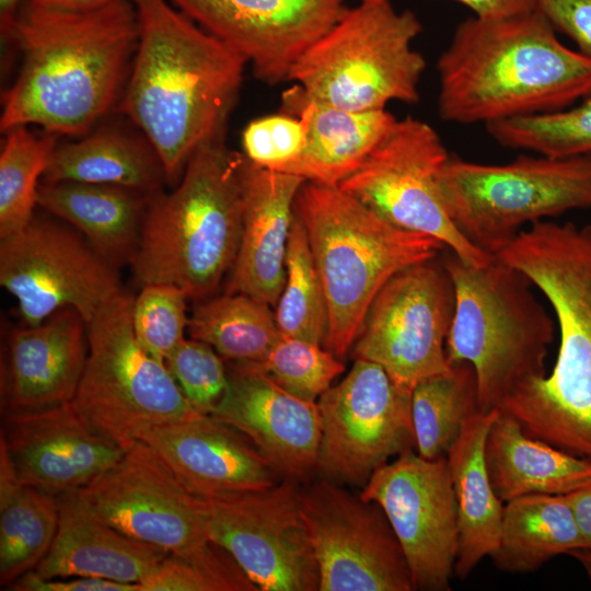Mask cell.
Segmentation results:
<instances>
[{
	"label": "cell",
	"instance_id": "obj_2",
	"mask_svg": "<svg viewBox=\"0 0 591 591\" xmlns=\"http://www.w3.org/2000/svg\"><path fill=\"white\" fill-rule=\"evenodd\" d=\"M139 40L120 103L159 154L167 183L225 130L246 62L166 0H132Z\"/></svg>",
	"mask_w": 591,
	"mask_h": 591
},
{
	"label": "cell",
	"instance_id": "obj_24",
	"mask_svg": "<svg viewBox=\"0 0 591 591\" xmlns=\"http://www.w3.org/2000/svg\"><path fill=\"white\" fill-rule=\"evenodd\" d=\"M300 176L258 166L242 167L243 227L225 293H244L276 305L286 278L288 240Z\"/></svg>",
	"mask_w": 591,
	"mask_h": 591
},
{
	"label": "cell",
	"instance_id": "obj_28",
	"mask_svg": "<svg viewBox=\"0 0 591 591\" xmlns=\"http://www.w3.org/2000/svg\"><path fill=\"white\" fill-rule=\"evenodd\" d=\"M485 462L502 502L534 494L568 495L591 485L590 461L529 436L502 409H497L489 427Z\"/></svg>",
	"mask_w": 591,
	"mask_h": 591
},
{
	"label": "cell",
	"instance_id": "obj_33",
	"mask_svg": "<svg viewBox=\"0 0 591 591\" xmlns=\"http://www.w3.org/2000/svg\"><path fill=\"white\" fill-rule=\"evenodd\" d=\"M187 331L228 362H263L280 337L269 305L244 293L205 299L189 316Z\"/></svg>",
	"mask_w": 591,
	"mask_h": 591
},
{
	"label": "cell",
	"instance_id": "obj_48",
	"mask_svg": "<svg viewBox=\"0 0 591 591\" xmlns=\"http://www.w3.org/2000/svg\"><path fill=\"white\" fill-rule=\"evenodd\" d=\"M22 0H0V28L4 36H9Z\"/></svg>",
	"mask_w": 591,
	"mask_h": 591
},
{
	"label": "cell",
	"instance_id": "obj_11",
	"mask_svg": "<svg viewBox=\"0 0 591 591\" xmlns=\"http://www.w3.org/2000/svg\"><path fill=\"white\" fill-rule=\"evenodd\" d=\"M449 157L429 124L407 116L396 119L338 187L390 224L432 236L465 262L482 266L494 256L461 234L441 199L438 176Z\"/></svg>",
	"mask_w": 591,
	"mask_h": 591
},
{
	"label": "cell",
	"instance_id": "obj_34",
	"mask_svg": "<svg viewBox=\"0 0 591 591\" xmlns=\"http://www.w3.org/2000/svg\"><path fill=\"white\" fill-rule=\"evenodd\" d=\"M480 412L476 374L467 362L418 382L412 390V417L417 453L447 457L464 422Z\"/></svg>",
	"mask_w": 591,
	"mask_h": 591
},
{
	"label": "cell",
	"instance_id": "obj_1",
	"mask_svg": "<svg viewBox=\"0 0 591 591\" xmlns=\"http://www.w3.org/2000/svg\"><path fill=\"white\" fill-rule=\"evenodd\" d=\"M8 37L23 54L3 97L0 128L37 125L85 135L114 103L139 40L132 0L84 11L21 4Z\"/></svg>",
	"mask_w": 591,
	"mask_h": 591
},
{
	"label": "cell",
	"instance_id": "obj_13",
	"mask_svg": "<svg viewBox=\"0 0 591 591\" xmlns=\"http://www.w3.org/2000/svg\"><path fill=\"white\" fill-rule=\"evenodd\" d=\"M455 291L440 254L395 274L372 301L352 346L355 359L381 366L408 390L451 369L445 340Z\"/></svg>",
	"mask_w": 591,
	"mask_h": 591
},
{
	"label": "cell",
	"instance_id": "obj_10",
	"mask_svg": "<svg viewBox=\"0 0 591 591\" xmlns=\"http://www.w3.org/2000/svg\"><path fill=\"white\" fill-rule=\"evenodd\" d=\"M134 299L120 292L86 325L89 352L72 399L92 427L123 447L155 426L204 415L185 397L165 362L138 343Z\"/></svg>",
	"mask_w": 591,
	"mask_h": 591
},
{
	"label": "cell",
	"instance_id": "obj_4",
	"mask_svg": "<svg viewBox=\"0 0 591 591\" xmlns=\"http://www.w3.org/2000/svg\"><path fill=\"white\" fill-rule=\"evenodd\" d=\"M437 70L439 115L455 124L561 111L591 89V59L564 45L538 10L462 21Z\"/></svg>",
	"mask_w": 591,
	"mask_h": 591
},
{
	"label": "cell",
	"instance_id": "obj_47",
	"mask_svg": "<svg viewBox=\"0 0 591 591\" xmlns=\"http://www.w3.org/2000/svg\"><path fill=\"white\" fill-rule=\"evenodd\" d=\"M32 3L70 11H84L103 7L114 0H27Z\"/></svg>",
	"mask_w": 591,
	"mask_h": 591
},
{
	"label": "cell",
	"instance_id": "obj_23",
	"mask_svg": "<svg viewBox=\"0 0 591 591\" xmlns=\"http://www.w3.org/2000/svg\"><path fill=\"white\" fill-rule=\"evenodd\" d=\"M140 440L197 497L264 489L282 479L248 438L208 415L155 426Z\"/></svg>",
	"mask_w": 591,
	"mask_h": 591
},
{
	"label": "cell",
	"instance_id": "obj_27",
	"mask_svg": "<svg viewBox=\"0 0 591 591\" xmlns=\"http://www.w3.org/2000/svg\"><path fill=\"white\" fill-rule=\"evenodd\" d=\"M153 195L72 181L42 182L37 205L67 221L116 269L131 265Z\"/></svg>",
	"mask_w": 591,
	"mask_h": 591
},
{
	"label": "cell",
	"instance_id": "obj_7",
	"mask_svg": "<svg viewBox=\"0 0 591 591\" xmlns=\"http://www.w3.org/2000/svg\"><path fill=\"white\" fill-rule=\"evenodd\" d=\"M440 257L455 291L448 361L473 367L480 412L499 409L521 385L546 374L554 321L529 277L499 257L482 266L448 248Z\"/></svg>",
	"mask_w": 591,
	"mask_h": 591
},
{
	"label": "cell",
	"instance_id": "obj_30",
	"mask_svg": "<svg viewBox=\"0 0 591 591\" xmlns=\"http://www.w3.org/2000/svg\"><path fill=\"white\" fill-rule=\"evenodd\" d=\"M115 185L154 195L167 182L163 163L147 138L103 128L54 149L42 182Z\"/></svg>",
	"mask_w": 591,
	"mask_h": 591
},
{
	"label": "cell",
	"instance_id": "obj_46",
	"mask_svg": "<svg viewBox=\"0 0 591 591\" xmlns=\"http://www.w3.org/2000/svg\"><path fill=\"white\" fill-rule=\"evenodd\" d=\"M565 496L572 509L584 545L591 548V485Z\"/></svg>",
	"mask_w": 591,
	"mask_h": 591
},
{
	"label": "cell",
	"instance_id": "obj_19",
	"mask_svg": "<svg viewBox=\"0 0 591 591\" xmlns=\"http://www.w3.org/2000/svg\"><path fill=\"white\" fill-rule=\"evenodd\" d=\"M171 1L270 85L288 81L293 65L348 9L346 0Z\"/></svg>",
	"mask_w": 591,
	"mask_h": 591
},
{
	"label": "cell",
	"instance_id": "obj_43",
	"mask_svg": "<svg viewBox=\"0 0 591 591\" xmlns=\"http://www.w3.org/2000/svg\"><path fill=\"white\" fill-rule=\"evenodd\" d=\"M537 10L591 59V0H538Z\"/></svg>",
	"mask_w": 591,
	"mask_h": 591
},
{
	"label": "cell",
	"instance_id": "obj_41",
	"mask_svg": "<svg viewBox=\"0 0 591 591\" xmlns=\"http://www.w3.org/2000/svg\"><path fill=\"white\" fill-rule=\"evenodd\" d=\"M164 362L194 408L211 415L228 386L224 359L210 345L185 338Z\"/></svg>",
	"mask_w": 591,
	"mask_h": 591
},
{
	"label": "cell",
	"instance_id": "obj_31",
	"mask_svg": "<svg viewBox=\"0 0 591 591\" xmlns=\"http://www.w3.org/2000/svg\"><path fill=\"white\" fill-rule=\"evenodd\" d=\"M581 547L584 541L566 496L534 494L506 502L490 558L501 571L525 573Z\"/></svg>",
	"mask_w": 591,
	"mask_h": 591
},
{
	"label": "cell",
	"instance_id": "obj_49",
	"mask_svg": "<svg viewBox=\"0 0 591 591\" xmlns=\"http://www.w3.org/2000/svg\"><path fill=\"white\" fill-rule=\"evenodd\" d=\"M568 555L572 556L581 564L584 571L587 572V576L591 584V548L581 547V548L570 552Z\"/></svg>",
	"mask_w": 591,
	"mask_h": 591
},
{
	"label": "cell",
	"instance_id": "obj_17",
	"mask_svg": "<svg viewBox=\"0 0 591 591\" xmlns=\"http://www.w3.org/2000/svg\"><path fill=\"white\" fill-rule=\"evenodd\" d=\"M79 493L99 519L171 554L192 557L212 544L204 499L140 439L128 443L123 456Z\"/></svg>",
	"mask_w": 591,
	"mask_h": 591
},
{
	"label": "cell",
	"instance_id": "obj_37",
	"mask_svg": "<svg viewBox=\"0 0 591 591\" xmlns=\"http://www.w3.org/2000/svg\"><path fill=\"white\" fill-rule=\"evenodd\" d=\"M501 147L551 158L591 153V89L561 111L505 119L485 126Z\"/></svg>",
	"mask_w": 591,
	"mask_h": 591
},
{
	"label": "cell",
	"instance_id": "obj_22",
	"mask_svg": "<svg viewBox=\"0 0 591 591\" xmlns=\"http://www.w3.org/2000/svg\"><path fill=\"white\" fill-rule=\"evenodd\" d=\"M88 352L86 323L70 308L13 328L1 370L2 415L72 402Z\"/></svg>",
	"mask_w": 591,
	"mask_h": 591
},
{
	"label": "cell",
	"instance_id": "obj_26",
	"mask_svg": "<svg viewBox=\"0 0 591 591\" xmlns=\"http://www.w3.org/2000/svg\"><path fill=\"white\" fill-rule=\"evenodd\" d=\"M280 112L305 121L306 142L279 172L328 186L351 175L397 119L386 108L354 112L316 102L297 84L283 91Z\"/></svg>",
	"mask_w": 591,
	"mask_h": 591
},
{
	"label": "cell",
	"instance_id": "obj_40",
	"mask_svg": "<svg viewBox=\"0 0 591 591\" xmlns=\"http://www.w3.org/2000/svg\"><path fill=\"white\" fill-rule=\"evenodd\" d=\"M187 294L166 283H146L134 299L131 323L141 347L152 357L164 361L185 339L189 316Z\"/></svg>",
	"mask_w": 591,
	"mask_h": 591
},
{
	"label": "cell",
	"instance_id": "obj_8",
	"mask_svg": "<svg viewBox=\"0 0 591 591\" xmlns=\"http://www.w3.org/2000/svg\"><path fill=\"white\" fill-rule=\"evenodd\" d=\"M421 30L414 12L397 11L391 0H360L299 58L288 81L346 111L417 103L426 61L413 43Z\"/></svg>",
	"mask_w": 591,
	"mask_h": 591
},
{
	"label": "cell",
	"instance_id": "obj_6",
	"mask_svg": "<svg viewBox=\"0 0 591 591\" xmlns=\"http://www.w3.org/2000/svg\"><path fill=\"white\" fill-rule=\"evenodd\" d=\"M294 213L306 231L325 296L323 346L339 359L352 348L382 287L445 248L432 236L390 224L338 186L305 181Z\"/></svg>",
	"mask_w": 591,
	"mask_h": 591
},
{
	"label": "cell",
	"instance_id": "obj_21",
	"mask_svg": "<svg viewBox=\"0 0 591 591\" xmlns=\"http://www.w3.org/2000/svg\"><path fill=\"white\" fill-rule=\"evenodd\" d=\"M0 449L21 483L55 496L85 487L125 452L72 402L3 415Z\"/></svg>",
	"mask_w": 591,
	"mask_h": 591
},
{
	"label": "cell",
	"instance_id": "obj_29",
	"mask_svg": "<svg viewBox=\"0 0 591 591\" xmlns=\"http://www.w3.org/2000/svg\"><path fill=\"white\" fill-rule=\"evenodd\" d=\"M497 409L470 417L447 454L457 513V552L453 573L465 580L496 551L502 526L503 502L489 480L485 443Z\"/></svg>",
	"mask_w": 591,
	"mask_h": 591
},
{
	"label": "cell",
	"instance_id": "obj_42",
	"mask_svg": "<svg viewBox=\"0 0 591 591\" xmlns=\"http://www.w3.org/2000/svg\"><path fill=\"white\" fill-rule=\"evenodd\" d=\"M306 142V125L301 117L279 113L256 118L242 135L244 155L252 163L280 171L296 160Z\"/></svg>",
	"mask_w": 591,
	"mask_h": 591
},
{
	"label": "cell",
	"instance_id": "obj_32",
	"mask_svg": "<svg viewBox=\"0 0 591 591\" xmlns=\"http://www.w3.org/2000/svg\"><path fill=\"white\" fill-rule=\"evenodd\" d=\"M57 496L16 477L0 449V584L11 587L36 568L58 528Z\"/></svg>",
	"mask_w": 591,
	"mask_h": 591
},
{
	"label": "cell",
	"instance_id": "obj_25",
	"mask_svg": "<svg viewBox=\"0 0 591 591\" xmlns=\"http://www.w3.org/2000/svg\"><path fill=\"white\" fill-rule=\"evenodd\" d=\"M57 500L55 538L33 570L42 578L94 577L138 584L170 554L99 519L79 490L60 494Z\"/></svg>",
	"mask_w": 591,
	"mask_h": 591
},
{
	"label": "cell",
	"instance_id": "obj_3",
	"mask_svg": "<svg viewBox=\"0 0 591 591\" xmlns=\"http://www.w3.org/2000/svg\"><path fill=\"white\" fill-rule=\"evenodd\" d=\"M495 256L543 293L560 335L551 374L521 385L499 409L529 436L591 462V224L537 221Z\"/></svg>",
	"mask_w": 591,
	"mask_h": 591
},
{
	"label": "cell",
	"instance_id": "obj_36",
	"mask_svg": "<svg viewBox=\"0 0 591 591\" xmlns=\"http://www.w3.org/2000/svg\"><path fill=\"white\" fill-rule=\"evenodd\" d=\"M0 154V237L25 227L37 205L39 178L56 148L54 134L36 136L27 126L7 131Z\"/></svg>",
	"mask_w": 591,
	"mask_h": 591
},
{
	"label": "cell",
	"instance_id": "obj_12",
	"mask_svg": "<svg viewBox=\"0 0 591 591\" xmlns=\"http://www.w3.org/2000/svg\"><path fill=\"white\" fill-rule=\"evenodd\" d=\"M317 406L320 478L362 488L391 457L416 448L412 391L397 385L375 362L355 359Z\"/></svg>",
	"mask_w": 591,
	"mask_h": 591
},
{
	"label": "cell",
	"instance_id": "obj_45",
	"mask_svg": "<svg viewBox=\"0 0 591 591\" xmlns=\"http://www.w3.org/2000/svg\"><path fill=\"white\" fill-rule=\"evenodd\" d=\"M466 5L474 16L486 20L506 19L537 10L538 0H454Z\"/></svg>",
	"mask_w": 591,
	"mask_h": 591
},
{
	"label": "cell",
	"instance_id": "obj_14",
	"mask_svg": "<svg viewBox=\"0 0 591 591\" xmlns=\"http://www.w3.org/2000/svg\"><path fill=\"white\" fill-rule=\"evenodd\" d=\"M0 285L16 299L26 326L62 309L76 310L86 325L124 290L118 269L74 230L33 216L0 243Z\"/></svg>",
	"mask_w": 591,
	"mask_h": 591
},
{
	"label": "cell",
	"instance_id": "obj_9",
	"mask_svg": "<svg viewBox=\"0 0 591 591\" xmlns=\"http://www.w3.org/2000/svg\"><path fill=\"white\" fill-rule=\"evenodd\" d=\"M438 185L455 228L475 247L495 256L522 225L591 207V153L520 155L506 164L449 157Z\"/></svg>",
	"mask_w": 591,
	"mask_h": 591
},
{
	"label": "cell",
	"instance_id": "obj_44",
	"mask_svg": "<svg viewBox=\"0 0 591 591\" xmlns=\"http://www.w3.org/2000/svg\"><path fill=\"white\" fill-rule=\"evenodd\" d=\"M14 591H139L137 583L94 577L45 579L33 570L18 579L10 588Z\"/></svg>",
	"mask_w": 591,
	"mask_h": 591
},
{
	"label": "cell",
	"instance_id": "obj_35",
	"mask_svg": "<svg viewBox=\"0 0 591 591\" xmlns=\"http://www.w3.org/2000/svg\"><path fill=\"white\" fill-rule=\"evenodd\" d=\"M275 320L280 336L323 345L328 325L320 274L306 231L294 213L286 256V278L276 304Z\"/></svg>",
	"mask_w": 591,
	"mask_h": 591
},
{
	"label": "cell",
	"instance_id": "obj_18",
	"mask_svg": "<svg viewBox=\"0 0 591 591\" xmlns=\"http://www.w3.org/2000/svg\"><path fill=\"white\" fill-rule=\"evenodd\" d=\"M360 496L384 511L415 590L448 591L457 552L456 501L447 457L409 449L378 468Z\"/></svg>",
	"mask_w": 591,
	"mask_h": 591
},
{
	"label": "cell",
	"instance_id": "obj_16",
	"mask_svg": "<svg viewBox=\"0 0 591 591\" xmlns=\"http://www.w3.org/2000/svg\"><path fill=\"white\" fill-rule=\"evenodd\" d=\"M300 503L318 591L415 590L403 548L376 502L318 477L301 486Z\"/></svg>",
	"mask_w": 591,
	"mask_h": 591
},
{
	"label": "cell",
	"instance_id": "obj_15",
	"mask_svg": "<svg viewBox=\"0 0 591 591\" xmlns=\"http://www.w3.org/2000/svg\"><path fill=\"white\" fill-rule=\"evenodd\" d=\"M300 488V483L282 478L264 489L202 498L211 542L260 591L320 590Z\"/></svg>",
	"mask_w": 591,
	"mask_h": 591
},
{
	"label": "cell",
	"instance_id": "obj_38",
	"mask_svg": "<svg viewBox=\"0 0 591 591\" xmlns=\"http://www.w3.org/2000/svg\"><path fill=\"white\" fill-rule=\"evenodd\" d=\"M138 587L139 591H258L231 555L213 542L196 556L170 553Z\"/></svg>",
	"mask_w": 591,
	"mask_h": 591
},
{
	"label": "cell",
	"instance_id": "obj_5",
	"mask_svg": "<svg viewBox=\"0 0 591 591\" xmlns=\"http://www.w3.org/2000/svg\"><path fill=\"white\" fill-rule=\"evenodd\" d=\"M243 162L222 131L196 149L175 189L151 197L130 265L137 281L172 285L194 300L215 292L240 246Z\"/></svg>",
	"mask_w": 591,
	"mask_h": 591
},
{
	"label": "cell",
	"instance_id": "obj_20",
	"mask_svg": "<svg viewBox=\"0 0 591 591\" xmlns=\"http://www.w3.org/2000/svg\"><path fill=\"white\" fill-rule=\"evenodd\" d=\"M227 369V390L209 416L248 438L281 478L310 482L321 439L317 402L289 393L256 362Z\"/></svg>",
	"mask_w": 591,
	"mask_h": 591
},
{
	"label": "cell",
	"instance_id": "obj_39",
	"mask_svg": "<svg viewBox=\"0 0 591 591\" xmlns=\"http://www.w3.org/2000/svg\"><path fill=\"white\" fill-rule=\"evenodd\" d=\"M258 364L286 391L309 402H317L345 371L340 359L323 345L286 336Z\"/></svg>",
	"mask_w": 591,
	"mask_h": 591
}]
</instances>
